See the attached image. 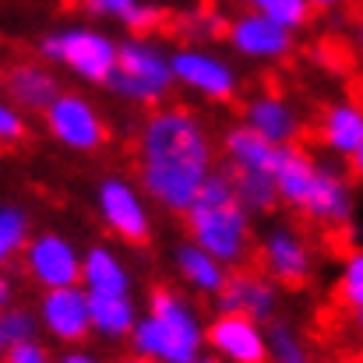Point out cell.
<instances>
[{
    "label": "cell",
    "instance_id": "1",
    "mask_svg": "<svg viewBox=\"0 0 363 363\" xmlns=\"http://www.w3.org/2000/svg\"><path fill=\"white\" fill-rule=\"evenodd\" d=\"M216 169V148L198 113L155 106L138 127V184L162 212L187 216Z\"/></svg>",
    "mask_w": 363,
    "mask_h": 363
},
{
    "label": "cell",
    "instance_id": "2",
    "mask_svg": "<svg viewBox=\"0 0 363 363\" xmlns=\"http://www.w3.org/2000/svg\"><path fill=\"white\" fill-rule=\"evenodd\" d=\"M208 325H201L198 307L169 286L148 293V311L130 332V353L159 363H198L208 346Z\"/></svg>",
    "mask_w": 363,
    "mask_h": 363
},
{
    "label": "cell",
    "instance_id": "3",
    "mask_svg": "<svg viewBox=\"0 0 363 363\" xmlns=\"http://www.w3.org/2000/svg\"><path fill=\"white\" fill-rule=\"evenodd\" d=\"M184 223L191 240L205 247L212 257H219L226 268H243V261L254 250V216L240 205L233 180L223 166L208 177Z\"/></svg>",
    "mask_w": 363,
    "mask_h": 363
},
{
    "label": "cell",
    "instance_id": "4",
    "mask_svg": "<svg viewBox=\"0 0 363 363\" xmlns=\"http://www.w3.org/2000/svg\"><path fill=\"white\" fill-rule=\"evenodd\" d=\"M173 85H177L173 53H166L148 35L123 39L121 57H117V71L106 82V89L113 96H121L127 103H138V106H159L173 92Z\"/></svg>",
    "mask_w": 363,
    "mask_h": 363
},
{
    "label": "cell",
    "instance_id": "5",
    "mask_svg": "<svg viewBox=\"0 0 363 363\" xmlns=\"http://www.w3.org/2000/svg\"><path fill=\"white\" fill-rule=\"evenodd\" d=\"M39 53L53 64H64L71 74H78L89 85H106L117 71V57H121V43L110 39L99 28L89 25H74V28H60L50 32L39 43Z\"/></svg>",
    "mask_w": 363,
    "mask_h": 363
},
{
    "label": "cell",
    "instance_id": "6",
    "mask_svg": "<svg viewBox=\"0 0 363 363\" xmlns=\"http://www.w3.org/2000/svg\"><path fill=\"white\" fill-rule=\"evenodd\" d=\"M96 205L113 237L130 247H145L152 240V212L141 187H134L127 177H106L96 187Z\"/></svg>",
    "mask_w": 363,
    "mask_h": 363
},
{
    "label": "cell",
    "instance_id": "7",
    "mask_svg": "<svg viewBox=\"0 0 363 363\" xmlns=\"http://www.w3.org/2000/svg\"><path fill=\"white\" fill-rule=\"evenodd\" d=\"M173 78H177V85L191 89L194 96H201L208 103H230L240 85L237 67L226 57L201 50V46L173 50Z\"/></svg>",
    "mask_w": 363,
    "mask_h": 363
},
{
    "label": "cell",
    "instance_id": "8",
    "mask_svg": "<svg viewBox=\"0 0 363 363\" xmlns=\"http://www.w3.org/2000/svg\"><path fill=\"white\" fill-rule=\"evenodd\" d=\"M257 261H261V272L279 289H300L314 275V250H311V243L303 240V233H296L286 223L268 230V237L257 247Z\"/></svg>",
    "mask_w": 363,
    "mask_h": 363
},
{
    "label": "cell",
    "instance_id": "9",
    "mask_svg": "<svg viewBox=\"0 0 363 363\" xmlns=\"http://www.w3.org/2000/svg\"><path fill=\"white\" fill-rule=\"evenodd\" d=\"M46 127L71 152H99L106 145V123L99 110L74 92H60L53 99V106L46 110Z\"/></svg>",
    "mask_w": 363,
    "mask_h": 363
},
{
    "label": "cell",
    "instance_id": "10",
    "mask_svg": "<svg viewBox=\"0 0 363 363\" xmlns=\"http://www.w3.org/2000/svg\"><path fill=\"white\" fill-rule=\"evenodd\" d=\"M226 43L233 46V53H240L247 60H286L296 46V32L279 25L275 18H264L257 11H240L237 18H230L226 25Z\"/></svg>",
    "mask_w": 363,
    "mask_h": 363
},
{
    "label": "cell",
    "instance_id": "11",
    "mask_svg": "<svg viewBox=\"0 0 363 363\" xmlns=\"http://www.w3.org/2000/svg\"><path fill=\"white\" fill-rule=\"evenodd\" d=\"M353 184L346 180L342 169L321 162L318 166V177L300 205V216L314 226H325V230H350L353 226Z\"/></svg>",
    "mask_w": 363,
    "mask_h": 363
},
{
    "label": "cell",
    "instance_id": "12",
    "mask_svg": "<svg viewBox=\"0 0 363 363\" xmlns=\"http://www.w3.org/2000/svg\"><path fill=\"white\" fill-rule=\"evenodd\" d=\"M39 325L67 346L85 342L92 328V303L85 286H64V289H46L39 300Z\"/></svg>",
    "mask_w": 363,
    "mask_h": 363
},
{
    "label": "cell",
    "instance_id": "13",
    "mask_svg": "<svg viewBox=\"0 0 363 363\" xmlns=\"http://www.w3.org/2000/svg\"><path fill=\"white\" fill-rule=\"evenodd\" d=\"M25 268L43 289L82 286V254L60 233H39L25 243Z\"/></svg>",
    "mask_w": 363,
    "mask_h": 363
},
{
    "label": "cell",
    "instance_id": "14",
    "mask_svg": "<svg viewBox=\"0 0 363 363\" xmlns=\"http://www.w3.org/2000/svg\"><path fill=\"white\" fill-rule=\"evenodd\" d=\"M216 314H240L268 325L279 318V286L264 272H230L226 286L216 293Z\"/></svg>",
    "mask_w": 363,
    "mask_h": 363
},
{
    "label": "cell",
    "instance_id": "15",
    "mask_svg": "<svg viewBox=\"0 0 363 363\" xmlns=\"http://www.w3.org/2000/svg\"><path fill=\"white\" fill-rule=\"evenodd\" d=\"M208 350L226 363H268V332L240 314H216L208 321Z\"/></svg>",
    "mask_w": 363,
    "mask_h": 363
},
{
    "label": "cell",
    "instance_id": "16",
    "mask_svg": "<svg viewBox=\"0 0 363 363\" xmlns=\"http://www.w3.org/2000/svg\"><path fill=\"white\" fill-rule=\"evenodd\" d=\"M243 123L254 127L261 138H268L275 148L282 145H296L300 130H303V121L296 113V106L275 92H261L254 99H247L243 106Z\"/></svg>",
    "mask_w": 363,
    "mask_h": 363
},
{
    "label": "cell",
    "instance_id": "17",
    "mask_svg": "<svg viewBox=\"0 0 363 363\" xmlns=\"http://www.w3.org/2000/svg\"><path fill=\"white\" fill-rule=\"evenodd\" d=\"M318 159L300 148V145H282L275 152V166H272V177H275V187H279V201L293 212H300L314 177H318Z\"/></svg>",
    "mask_w": 363,
    "mask_h": 363
},
{
    "label": "cell",
    "instance_id": "18",
    "mask_svg": "<svg viewBox=\"0 0 363 363\" xmlns=\"http://www.w3.org/2000/svg\"><path fill=\"white\" fill-rule=\"evenodd\" d=\"M173 261H177L180 279H184L198 296H212V300H216V293L226 286V279H230V272H233V268H226L219 257H212L205 247H198L194 240L180 243V247L173 250Z\"/></svg>",
    "mask_w": 363,
    "mask_h": 363
},
{
    "label": "cell",
    "instance_id": "19",
    "mask_svg": "<svg viewBox=\"0 0 363 363\" xmlns=\"http://www.w3.org/2000/svg\"><path fill=\"white\" fill-rule=\"evenodd\" d=\"M318 138L332 155L353 159L357 148L363 145V106L360 103H332L321 117Z\"/></svg>",
    "mask_w": 363,
    "mask_h": 363
},
{
    "label": "cell",
    "instance_id": "20",
    "mask_svg": "<svg viewBox=\"0 0 363 363\" xmlns=\"http://www.w3.org/2000/svg\"><path fill=\"white\" fill-rule=\"evenodd\" d=\"M223 169H272L275 166V145L261 138L254 127L233 123L223 134Z\"/></svg>",
    "mask_w": 363,
    "mask_h": 363
},
{
    "label": "cell",
    "instance_id": "21",
    "mask_svg": "<svg viewBox=\"0 0 363 363\" xmlns=\"http://www.w3.org/2000/svg\"><path fill=\"white\" fill-rule=\"evenodd\" d=\"M82 286L89 293H130V272L113 247L96 243L82 254Z\"/></svg>",
    "mask_w": 363,
    "mask_h": 363
},
{
    "label": "cell",
    "instance_id": "22",
    "mask_svg": "<svg viewBox=\"0 0 363 363\" xmlns=\"http://www.w3.org/2000/svg\"><path fill=\"white\" fill-rule=\"evenodd\" d=\"M89 303H92V328L117 342V339H130L134 325H138V303L130 293H89Z\"/></svg>",
    "mask_w": 363,
    "mask_h": 363
},
{
    "label": "cell",
    "instance_id": "23",
    "mask_svg": "<svg viewBox=\"0 0 363 363\" xmlns=\"http://www.w3.org/2000/svg\"><path fill=\"white\" fill-rule=\"evenodd\" d=\"M7 92L18 106L25 110H35V113H46L53 106V99L60 96V85L57 78L39 67V64H18L11 74H7Z\"/></svg>",
    "mask_w": 363,
    "mask_h": 363
},
{
    "label": "cell",
    "instance_id": "24",
    "mask_svg": "<svg viewBox=\"0 0 363 363\" xmlns=\"http://www.w3.org/2000/svg\"><path fill=\"white\" fill-rule=\"evenodd\" d=\"M233 180V191L240 198V205L250 216H268L272 208H279V187L272 169H226Z\"/></svg>",
    "mask_w": 363,
    "mask_h": 363
},
{
    "label": "cell",
    "instance_id": "25",
    "mask_svg": "<svg viewBox=\"0 0 363 363\" xmlns=\"http://www.w3.org/2000/svg\"><path fill=\"white\" fill-rule=\"evenodd\" d=\"M268 332V363H314L311 357V346L303 342L300 328L289 321V318H272L264 325Z\"/></svg>",
    "mask_w": 363,
    "mask_h": 363
},
{
    "label": "cell",
    "instance_id": "26",
    "mask_svg": "<svg viewBox=\"0 0 363 363\" xmlns=\"http://www.w3.org/2000/svg\"><path fill=\"white\" fill-rule=\"evenodd\" d=\"M243 4H247V11H257L264 18H275L279 25H286L293 32H300L311 21V14H314V7L307 0H243Z\"/></svg>",
    "mask_w": 363,
    "mask_h": 363
},
{
    "label": "cell",
    "instance_id": "27",
    "mask_svg": "<svg viewBox=\"0 0 363 363\" xmlns=\"http://www.w3.org/2000/svg\"><path fill=\"white\" fill-rule=\"evenodd\" d=\"M28 243V216L18 205H0V264Z\"/></svg>",
    "mask_w": 363,
    "mask_h": 363
},
{
    "label": "cell",
    "instance_id": "28",
    "mask_svg": "<svg viewBox=\"0 0 363 363\" xmlns=\"http://www.w3.org/2000/svg\"><path fill=\"white\" fill-rule=\"evenodd\" d=\"M335 296L342 307L357 311L363 303V250L346 254L342 261V272H339V282H335Z\"/></svg>",
    "mask_w": 363,
    "mask_h": 363
},
{
    "label": "cell",
    "instance_id": "29",
    "mask_svg": "<svg viewBox=\"0 0 363 363\" xmlns=\"http://www.w3.org/2000/svg\"><path fill=\"white\" fill-rule=\"evenodd\" d=\"M0 332L7 339V346H18V342H32L35 332H39V314L25 311V307H7L0 314Z\"/></svg>",
    "mask_w": 363,
    "mask_h": 363
},
{
    "label": "cell",
    "instance_id": "30",
    "mask_svg": "<svg viewBox=\"0 0 363 363\" xmlns=\"http://www.w3.org/2000/svg\"><path fill=\"white\" fill-rule=\"evenodd\" d=\"M162 21H166V11H162V4H152V0H141V4L123 18V25H127L130 35H152Z\"/></svg>",
    "mask_w": 363,
    "mask_h": 363
},
{
    "label": "cell",
    "instance_id": "31",
    "mask_svg": "<svg viewBox=\"0 0 363 363\" xmlns=\"http://www.w3.org/2000/svg\"><path fill=\"white\" fill-rule=\"evenodd\" d=\"M141 0H82V7L92 18H110V21H123Z\"/></svg>",
    "mask_w": 363,
    "mask_h": 363
},
{
    "label": "cell",
    "instance_id": "32",
    "mask_svg": "<svg viewBox=\"0 0 363 363\" xmlns=\"http://www.w3.org/2000/svg\"><path fill=\"white\" fill-rule=\"evenodd\" d=\"M4 363H57V360L46 353V346H43L39 339H32V342H18V346H11L7 357H4Z\"/></svg>",
    "mask_w": 363,
    "mask_h": 363
},
{
    "label": "cell",
    "instance_id": "33",
    "mask_svg": "<svg viewBox=\"0 0 363 363\" xmlns=\"http://www.w3.org/2000/svg\"><path fill=\"white\" fill-rule=\"evenodd\" d=\"M21 134H25V121H21V113H18L14 106L0 103V141H18Z\"/></svg>",
    "mask_w": 363,
    "mask_h": 363
},
{
    "label": "cell",
    "instance_id": "34",
    "mask_svg": "<svg viewBox=\"0 0 363 363\" xmlns=\"http://www.w3.org/2000/svg\"><path fill=\"white\" fill-rule=\"evenodd\" d=\"M57 363H103V360H99V357H92V353H85V350H67Z\"/></svg>",
    "mask_w": 363,
    "mask_h": 363
},
{
    "label": "cell",
    "instance_id": "35",
    "mask_svg": "<svg viewBox=\"0 0 363 363\" xmlns=\"http://www.w3.org/2000/svg\"><path fill=\"white\" fill-rule=\"evenodd\" d=\"M11 296H14V282H11V279L0 272V314L11 307Z\"/></svg>",
    "mask_w": 363,
    "mask_h": 363
},
{
    "label": "cell",
    "instance_id": "36",
    "mask_svg": "<svg viewBox=\"0 0 363 363\" xmlns=\"http://www.w3.org/2000/svg\"><path fill=\"white\" fill-rule=\"evenodd\" d=\"M314 11H335V7H342L346 0H307Z\"/></svg>",
    "mask_w": 363,
    "mask_h": 363
},
{
    "label": "cell",
    "instance_id": "37",
    "mask_svg": "<svg viewBox=\"0 0 363 363\" xmlns=\"http://www.w3.org/2000/svg\"><path fill=\"white\" fill-rule=\"evenodd\" d=\"M350 166H353V173H357V180H360V184H363V145H360V148H357V155L350 159Z\"/></svg>",
    "mask_w": 363,
    "mask_h": 363
},
{
    "label": "cell",
    "instance_id": "38",
    "mask_svg": "<svg viewBox=\"0 0 363 363\" xmlns=\"http://www.w3.org/2000/svg\"><path fill=\"white\" fill-rule=\"evenodd\" d=\"M353 325H357V332L363 335V303L357 307V311H353Z\"/></svg>",
    "mask_w": 363,
    "mask_h": 363
},
{
    "label": "cell",
    "instance_id": "39",
    "mask_svg": "<svg viewBox=\"0 0 363 363\" xmlns=\"http://www.w3.org/2000/svg\"><path fill=\"white\" fill-rule=\"evenodd\" d=\"M7 350H11V346H7V339H4V332H0V363H4V357H7Z\"/></svg>",
    "mask_w": 363,
    "mask_h": 363
},
{
    "label": "cell",
    "instance_id": "40",
    "mask_svg": "<svg viewBox=\"0 0 363 363\" xmlns=\"http://www.w3.org/2000/svg\"><path fill=\"white\" fill-rule=\"evenodd\" d=\"M198 363H226V360H223V357H216V353H208V357H201Z\"/></svg>",
    "mask_w": 363,
    "mask_h": 363
},
{
    "label": "cell",
    "instance_id": "41",
    "mask_svg": "<svg viewBox=\"0 0 363 363\" xmlns=\"http://www.w3.org/2000/svg\"><path fill=\"white\" fill-rule=\"evenodd\" d=\"M127 363H159V360H145V357H130Z\"/></svg>",
    "mask_w": 363,
    "mask_h": 363
},
{
    "label": "cell",
    "instance_id": "42",
    "mask_svg": "<svg viewBox=\"0 0 363 363\" xmlns=\"http://www.w3.org/2000/svg\"><path fill=\"white\" fill-rule=\"evenodd\" d=\"M357 39H360V46H363V21H360V28H357Z\"/></svg>",
    "mask_w": 363,
    "mask_h": 363
}]
</instances>
